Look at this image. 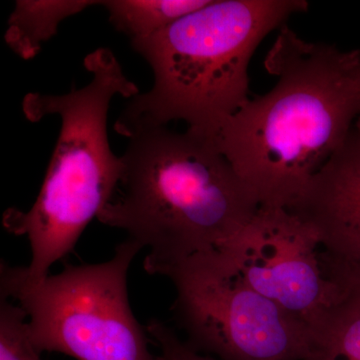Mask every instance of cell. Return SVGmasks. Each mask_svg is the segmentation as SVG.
I'll return each mask as SVG.
<instances>
[{"label": "cell", "instance_id": "12", "mask_svg": "<svg viewBox=\"0 0 360 360\" xmlns=\"http://www.w3.org/2000/svg\"><path fill=\"white\" fill-rule=\"evenodd\" d=\"M0 360H44L28 335L27 319L18 303L1 295Z\"/></svg>", "mask_w": 360, "mask_h": 360}, {"label": "cell", "instance_id": "7", "mask_svg": "<svg viewBox=\"0 0 360 360\" xmlns=\"http://www.w3.org/2000/svg\"><path fill=\"white\" fill-rule=\"evenodd\" d=\"M221 255L253 290L309 328L340 292L316 232L285 207L260 206Z\"/></svg>", "mask_w": 360, "mask_h": 360}, {"label": "cell", "instance_id": "11", "mask_svg": "<svg viewBox=\"0 0 360 360\" xmlns=\"http://www.w3.org/2000/svg\"><path fill=\"white\" fill-rule=\"evenodd\" d=\"M322 321L348 359L360 360V276L343 279Z\"/></svg>", "mask_w": 360, "mask_h": 360}, {"label": "cell", "instance_id": "10", "mask_svg": "<svg viewBox=\"0 0 360 360\" xmlns=\"http://www.w3.org/2000/svg\"><path fill=\"white\" fill-rule=\"evenodd\" d=\"M210 0H108L103 1L108 20L130 39H146L180 18L202 8Z\"/></svg>", "mask_w": 360, "mask_h": 360}, {"label": "cell", "instance_id": "3", "mask_svg": "<svg viewBox=\"0 0 360 360\" xmlns=\"http://www.w3.org/2000/svg\"><path fill=\"white\" fill-rule=\"evenodd\" d=\"M307 9L303 0H210L162 32L132 40L153 84L130 99L115 131L129 139L181 120L189 131L215 139L250 101L248 65L258 45Z\"/></svg>", "mask_w": 360, "mask_h": 360}, {"label": "cell", "instance_id": "8", "mask_svg": "<svg viewBox=\"0 0 360 360\" xmlns=\"http://www.w3.org/2000/svg\"><path fill=\"white\" fill-rule=\"evenodd\" d=\"M288 210L316 232L338 281L360 276V135L356 129Z\"/></svg>", "mask_w": 360, "mask_h": 360}, {"label": "cell", "instance_id": "1", "mask_svg": "<svg viewBox=\"0 0 360 360\" xmlns=\"http://www.w3.org/2000/svg\"><path fill=\"white\" fill-rule=\"evenodd\" d=\"M277 78L215 142L260 206L290 207L347 141L360 116V49L302 39L281 26L264 59Z\"/></svg>", "mask_w": 360, "mask_h": 360}, {"label": "cell", "instance_id": "13", "mask_svg": "<svg viewBox=\"0 0 360 360\" xmlns=\"http://www.w3.org/2000/svg\"><path fill=\"white\" fill-rule=\"evenodd\" d=\"M146 328L160 347L161 360H219L194 350L160 319H151Z\"/></svg>", "mask_w": 360, "mask_h": 360}, {"label": "cell", "instance_id": "14", "mask_svg": "<svg viewBox=\"0 0 360 360\" xmlns=\"http://www.w3.org/2000/svg\"><path fill=\"white\" fill-rule=\"evenodd\" d=\"M354 129H356V131L359 132L360 135V116L359 120H356V122H355Z\"/></svg>", "mask_w": 360, "mask_h": 360}, {"label": "cell", "instance_id": "5", "mask_svg": "<svg viewBox=\"0 0 360 360\" xmlns=\"http://www.w3.org/2000/svg\"><path fill=\"white\" fill-rule=\"evenodd\" d=\"M141 248L127 238L101 264L65 265L39 281L1 264V295L25 310L28 335L40 354L77 360H161L130 307L127 276Z\"/></svg>", "mask_w": 360, "mask_h": 360}, {"label": "cell", "instance_id": "4", "mask_svg": "<svg viewBox=\"0 0 360 360\" xmlns=\"http://www.w3.org/2000/svg\"><path fill=\"white\" fill-rule=\"evenodd\" d=\"M84 63L90 75L84 86L63 94L30 92L23 98L28 122L60 120L37 200L26 212L11 208L4 215L6 231L30 243V264L18 267L27 281H41L72 252L87 225L112 198L122 174V158L113 153L108 139V112L115 97L131 99L141 92L110 49L90 52Z\"/></svg>", "mask_w": 360, "mask_h": 360}, {"label": "cell", "instance_id": "6", "mask_svg": "<svg viewBox=\"0 0 360 360\" xmlns=\"http://www.w3.org/2000/svg\"><path fill=\"white\" fill-rule=\"evenodd\" d=\"M186 342L219 360H302L309 328L258 293L224 257L172 279Z\"/></svg>", "mask_w": 360, "mask_h": 360}, {"label": "cell", "instance_id": "2", "mask_svg": "<svg viewBox=\"0 0 360 360\" xmlns=\"http://www.w3.org/2000/svg\"><path fill=\"white\" fill-rule=\"evenodd\" d=\"M129 139L118 186L97 220L146 251L150 274L172 279L221 255L260 205L214 139L167 127Z\"/></svg>", "mask_w": 360, "mask_h": 360}, {"label": "cell", "instance_id": "9", "mask_svg": "<svg viewBox=\"0 0 360 360\" xmlns=\"http://www.w3.org/2000/svg\"><path fill=\"white\" fill-rule=\"evenodd\" d=\"M101 4L94 0H18L7 21L4 40L18 58L32 60L63 21Z\"/></svg>", "mask_w": 360, "mask_h": 360}]
</instances>
